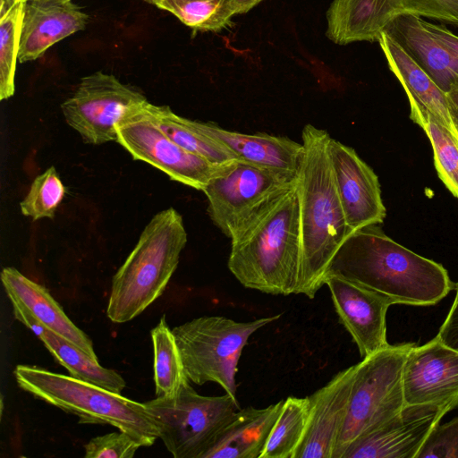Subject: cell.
<instances>
[{
	"label": "cell",
	"instance_id": "25",
	"mask_svg": "<svg viewBox=\"0 0 458 458\" xmlns=\"http://www.w3.org/2000/svg\"><path fill=\"white\" fill-rule=\"evenodd\" d=\"M55 360L77 379L121 394L125 381L116 371L102 367L82 350L47 329L39 337Z\"/></svg>",
	"mask_w": 458,
	"mask_h": 458
},
{
	"label": "cell",
	"instance_id": "15",
	"mask_svg": "<svg viewBox=\"0 0 458 458\" xmlns=\"http://www.w3.org/2000/svg\"><path fill=\"white\" fill-rule=\"evenodd\" d=\"M447 412L433 404L405 405L356 441L343 458H417L428 436Z\"/></svg>",
	"mask_w": 458,
	"mask_h": 458
},
{
	"label": "cell",
	"instance_id": "38",
	"mask_svg": "<svg viewBox=\"0 0 458 458\" xmlns=\"http://www.w3.org/2000/svg\"><path fill=\"white\" fill-rule=\"evenodd\" d=\"M143 1L159 8L162 4H164L165 3L172 2V1H177V0H143Z\"/></svg>",
	"mask_w": 458,
	"mask_h": 458
},
{
	"label": "cell",
	"instance_id": "27",
	"mask_svg": "<svg viewBox=\"0 0 458 458\" xmlns=\"http://www.w3.org/2000/svg\"><path fill=\"white\" fill-rule=\"evenodd\" d=\"M154 350V381L157 397H174L190 382L182 356L165 317L152 329Z\"/></svg>",
	"mask_w": 458,
	"mask_h": 458
},
{
	"label": "cell",
	"instance_id": "12",
	"mask_svg": "<svg viewBox=\"0 0 458 458\" xmlns=\"http://www.w3.org/2000/svg\"><path fill=\"white\" fill-rule=\"evenodd\" d=\"M405 14L458 27V0H333L326 36L337 45L378 41L386 25Z\"/></svg>",
	"mask_w": 458,
	"mask_h": 458
},
{
	"label": "cell",
	"instance_id": "11",
	"mask_svg": "<svg viewBox=\"0 0 458 458\" xmlns=\"http://www.w3.org/2000/svg\"><path fill=\"white\" fill-rule=\"evenodd\" d=\"M147 101L143 94L114 75L98 71L81 79L61 109L66 123L85 143L98 145L117 141L118 123Z\"/></svg>",
	"mask_w": 458,
	"mask_h": 458
},
{
	"label": "cell",
	"instance_id": "3",
	"mask_svg": "<svg viewBox=\"0 0 458 458\" xmlns=\"http://www.w3.org/2000/svg\"><path fill=\"white\" fill-rule=\"evenodd\" d=\"M301 261L300 207L295 183L231 239L227 266L246 288L289 295L296 294Z\"/></svg>",
	"mask_w": 458,
	"mask_h": 458
},
{
	"label": "cell",
	"instance_id": "16",
	"mask_svg": "<svg viewBox=\"0 0 458 458\" xmlns=\"http://www.w3.org/2000/svg\"><path fill=\"white\" fill-rule=\"evenodd\" d=\"M329 288L340 322L351 335L363 359L389 345L386 312L392 303L383 295L338 276L327 275Z\"/></svg>",
	"mask_w": 458,
	"mask_h": 458
},
{
	"label": "cell",
	"instance_id": "17",
	"mask_svg": "<svg viewBox=\"0 0 458 458\" xmlns=\"http://www.w3.org/2000/svg\"><path fill=\"white\" fill-rule=\"evenodd\" d=\"M353 365L339 371L309 395L311 413L294 458H333L348 409Z\"/></svg>",
	"mask_w": 458,
	"mask_h": 458
},
{
	"label": "cell",
	"instance_id": "40",
	"mask_svg": "<svg viewBox=\"0 0 458 458\" xmlns=\"http://www.w3.org/2000/svg\"><path fill=\"white\" fill-rule=\"evenodd\" d=\"M17 1H22V2H25V1H27V0H17Z\"/></svg>",
	"mask_w": 458,
	"mask_h": 458
},
{
	"label": "cell",
	"instance_id": "8",
	"mask_svg": "<svg viewBox=\"0 0 458 458\" xmlns=\"http://www.w3.org/2000/svg\"><path fill=\"white\" fill-rule=\"evenodd\" d=\"M166 449L174 458H204L241 409L236 397L205 396L190 382L174 397L144 403Z\"/></svg>",
	"mask_w": 458,
	"mask_h": 458
},
{
	"label": "cell",
	"instance_id": "20",
	"mask_svg": "<svg viewBox=\"0 0 458 458\" xmlns=\"http://www.w3.org/2000/svg\"><path fill=\"white\" fill-rule=\"evenodd\" d=\"M197 123L202 131L225 146L238 159L297 176L304 150L302 143L266 132L248 134L213 123Z\"/></svg>",
	"mask_w": 458,
	"mask_h": 458
},
{
	"label": "cell",
	"instance_id": "19",
	"mask_svg": "<svg viewBox=\"0 0 458 458\" xmlns=\"http://www.w3.org/2000/svg\"><path fill=\"white\" fill-rule=\"evenodd\" d=\"M388 67L403 87L411 106V119L422 127L430 115L458 136L447 107L445 93L386 33L378 38Z\"/></svg>",
	"mask_w": 458,
	"mask_h": 458
},
{
	"label": "cell",
	"instance_id": "1",
	"mask_svg": "<svg viewBox=\"0 0 458 458\" xmlns=\"http://www.w3.org/2000/svg\"><path fill=\"white\" fill-rule=\"evenodd\" d=\"M327 275L372 290L392 305H434L454 289L441 264L397 243L378 225L353 232L334 257Z\"/></svg>",
	"mask_w": 458,
	"mask_h": 458
},
{
	"label": "cell",
	"instance_id": "24",
	"mask_svg": "<svg viewBox=\"0 0 458 458\" xmlns=\"http://www.w3.org/2000/svg\"><path fill=\"white\" fill-rule=\"evenodd\" d=\"M147 108L157 126L186 150L216 165H230L238 159L225 146L202 131L197 121L176 114L168 106L148 102Z\"/></svg>",
	"mask_w": 458,
	"mask_h": 458
},
{
	"label": "cell",
	"instance_id": "7",
	"mask_svg": "<svg viewBox=\"0 0 458 458\" xmlns=\"http://www.w3.org/2000/svg\"><path fill=\"white\" fill-rule=\"evenodd\" d=\"M280 317L239 322L223 316H203L174 327L189 380L199 386L216 383L236 397L235 375L244 346L253 333Z\"/></svg>",
	"mask_w": 458,
	"mask_h": 458
},
{
	"label": "cell",
	"instance_id": "29",
	"mask_svg": "<svg viewBox=\"0 0 458 458\" xmlns=\"http://www.w3.org/2000/svg\"><path fill=\"white\" fill-rule=\"evenodd\" d=\"M194 30L218 31L231 25L234 15L229 0H177L162 4Z\"/></svg>",
	"mask_w": 458,
	"mask_h": 458
},
{
	"label": "cell",
	"instance_id": "35",
	"mask_svg": "<svg viewBox=\"0 0 458 458\" xmlns=\"http://www.w3.org/2000/svg\"><path fill=\"white\" fill-rule=\"evenodd\" d=\"M422 25L432 36L458 59V36L443 24H435L422 19Z\"/></svg>",
	"mask_w": 458,
	"mask_h": 458
},
{
	"label": "cell",
	"instance_id": "6",
	"mask_svg": "<svg viewBox=\"0 0 458 458\" xmlns=\"http://www.w3.org/2000/svg\"><path fill=\"white\" fill-rule=\"evenodd\" d=\"M415 345H387L353 365L347 413L333 458H343L360 438L399 412L406 404L403 375Z\"/></svg>",
	"mask_w": 458,
	"mask_h": 458
},
{
	"label": "cell",
	"instance_id": "34",
	"mask_svg": "<svg viewBox=\"0 0 458 458\" xmlns=\"http://www.w3.org/2000/svg\"><path fill=\"white\" fill-rule=\"evenodd\" d=\"M454 289L456 293L454 303L436 337L445 345L458 351V283L454 284Z\"/></svg>",
	"mask_w": 458,
	"mask_h": 458
},
{
	"label": "cell",
	"instance_id": "36",
	"mask_svg": "<svg viewBox=\"0 0 458 458\" xmlns=\"http://www.w3.org/2000/svg\"><path fill=\"white\" fill-rule=\"evenodd\" d=\"M445 97L452 123L458 132V81L445 93Z\"/></svg>",
	"mask_w": 458,
	"mask_h": 458
},
{
	"label": "cell",
	"instance_id": "10",
	"mask_svg": "<svg viewBox=\"0 0 458 458\" xmlns=\"http://www.w3.org/2000/svg\"><path fill=\"white\" fill-rule=\"evenodd\" d=\"M148 102L118 123L116 142L133 159L153 165L173 181L203 191L209 181L229 165L211 163L174 142L157 126L147 108Z\"/></svg>",
	"mask_w": 458,
	"mask_h": 458
},
{
	"label": "cell",
	"instance_id": "13",
	"mask_svg": "<svg viewBox=\"0 0 458 458\" xmlns=\"http://www.w3.org/2000/svg\"><path fill=\"white\" fill-rule=\"evenodd\" d=\"M406 405L433 404L447 411L458 406V351L436 336L410 351L403 368Z\"/></svg>",
	"mask_w": 458,
	"mask_h": 458
},
{
	"label": "cell",
	"instance_id": "32",
	"mask_svg": "<svg viewBox=\"0 0 458 458\" xmlns=\"http://www.w3.org/2000/svg\"><path fill=\"white\" fill-rule=\"evenodd\" d=\"M140 444L129 434L120 431L91 438L85 445L86 458H132Z\"/></svg>",
	"mask_w": 458,
	"mask_h": 458
},
{
	"label": "cell",
	"instance_id": "37",
	"mask_svg": "<svg viewBox=\"0 0 458 458\" xmlns=\"http://www.w3.org/2000/svg\"><path fill=\"white\" fill-rule=\"evenodd\" d=\"M233 13L242 14L249 12L263 0H229Z\"/></svg>",
	"mask_w": 458,
	"mask_h": 458
},
{
	"label": "cell",
	"instance_id": "33",
	"mask_svg": "<svg viewBox=\"0 0 458 458\" xmlns=\"http://www.w3.org/2000/svg\"><path fill=\"white\" fill-rule=\"evenodd\" d=\"M458 458V417L438 423L429 433L417 458Z\"/></svg>",
	"mask_w": 458,
	"mask_h": 458
},
{
	"label": "cell",
	"instance_id": "22",
	"mask_svg": "<svg viewBox=\"0 0 458 458\" xmlns=\"http://www.w3.org/2000/svg\"><path fill=\"white\" fill-rule=\"evenodd\" d=\"M422 18L405 14L384 30L445 92L458 81V59L422 25Z\"/></svg>",
	"mask_w": 458,
	"mask_h": 458
},
{
	"label": "cell",
	"instance_id": "26",
	"mask_svg": "<svg viewBox=\"0 0 458 458\" xmlns=\"http://www.w3.org/2000/svg\"><path fill=\"white\" fill-rule=\"evenodd\" d=\"M310 413L309 396L287 397L260 458H294L305 436Z\"/></svg>",
	"mask_w": 458,
	"mask_h": 458
},
{
	"label": "cell",
	"instance_id": "31",
	"mask_svg": "<svg viewBox=\"0 0 458 458\" xmlns=\"http://www.w3.org/2000/svg\"><path fill=\"white\" fill-rule=\"evenodd\" d=\"M65 194V187L55 168L50 166L38 175L20 203L21 213L32 220L54 218Z\"/></svg>",
	"mask_w": 458,
	"mask_h": 458
},
{
	"label": "cell",
	"instance_id": "21",
	"mask_svg": "<svg viewBox=\"0 0 458 458\" xmlns=\"http://www.w3.org/2000/svg\"><path fill=\"white\" fill-rule=\"evenodd\" d=\"M1 280L11 302L22 306L47 329L64 337L98 361L90 338L66 316L46 287L12 267L3 268Z\"/></svg>",
	"mask_w": 458,
	"mask_h": 458
},
{
	"label": "cell",
	"instance_id": "23",
	"mask_svg": "<svg viewBox=\"0 0 458 458\" xmlns=\"http://www.w3.org/2000/svg\"><path fill=\"white\" fill-rule=\"evenodd\" d=\"M284 400L240 409L204 458H260Z\"/></svg>",
	"mask_w": 458,
	"mask_h": 458
},
{
	"label": "cell",
	"instance_id": "4",
	"mask_svg": "<svg viewBox=\"0 0 458 458\" xmlns=\"http://www.w3.org/2000/svg\"><path fill=\"white\" fill-rule=\"evenodd\" d=\"M187 242L181 214L169 208L156 214L113 277L106 315L131 320L164 293Z\"/></svg>",
	"mask_w": 458,
	"mask_h": 458
},
{
	"label": "cell",
	"instance_id": "30",
	"mask_svg": "<svg viewBox=\"0 0 458 458\" xmlns=\"http://www.w3.org/2000/svg\"><path fill=\"white\" fill-rule=\"evenodd\" d=\"M421 128L431 142L439 178L458 199V136L430 115Z\"/></svg>",
	"mask_w": 458,
	"mask_h": 458
},
{
	"label": "cell",
	"instance_id": "9",
	"mask_svg": "<svg viewBox=\"0 0 458 458\" xmlns=\"http://www.w3.org/2000/svg\"><path fill=\"white\" fill-rule=\"evenodd\" d=\"M296 179L237 159L203 189L208 216L226 237L233 239L272 200L293 186Z\"/></svg>",
	"mask_w": 458,
	"mask_h": 458
},
{
	"label": "cell",
	"instance_id": "2",
	"mask_svg": "<svg viewBox=\"0 0 458 458\" xmlns=\"http://www.w3.org/2000/svg\"><path fill=\"white\" fill-rule=\"evenodd\" d=\"M329 133L312 124L301 132L303 156L297 174L301 261L296 294L313 299L349 228L328 156Z\"/></svg>",
	"mask_w": 458,
	"mask_h": 458
},
{
	"label": "cell",
	"instance_id": "28",
	"mask_svg": "<svg viewBox=\"0 0 458 458\" xmlns=\"http://www.w3.org/2000/svg\"><path fill=\"white\" fill-rule=\"evenodd\" d=\"M24 2L17 1L1 8L0 18V99L15 91L14 77L18 60Z\"/></svg>",
	"mask_w": 458,
	"mask_h": 458
},
{
	"label": "cell",
	"instance_id": "14",
	"mask_svg": "<svg viewBox=\"0 0 458 458\" xmlns=\"http://www.w3.org/2000/svg\"><path fill=\"white\" fill-rule=\"evenodd\" d=\"M330 158L336 191L347 225L353 233L371 225L383 223L384 206L377 175L356 151L330 138Z\"/></svg>",
	"mask_w": 458,
	"mask_h": 458
},
{
	"label": "cell",
	"instance_id": "18",
	"mask_svg": "<svg viewBox=\"0 0 458 458\" xmlns=\"http://www.w3.org/2000/svg\"><path fill=\"white\" fill-rule=\"evenodd\" d=\"M88 21L72 0L25 1L18 61L38 59L55 43L82 30Z\"/></svg>",
	"mask_w": 458,
	"mask_h": 458
},
{
	"label": "cell",
	"instance_id": "39",
	"mask_svg": "<svg viewBox=\"0 0 458 458\" xmlns=\"http://www.w3.org/2000/svg\"><path fill=\"white\" fill-rule=\"evenodd\" d=\"M15 2H17V0H1V8L8 7Z\"/></svg>",
	"mask_w": 458,
	"mask_h": 458
},
{
	"label": "cell",
	"instance_id": "5",
	"mask_svg": "<svg viewBox=\"0 0 458 458\" xmlns=\"http://www.w3.org/2000/svg\"><path fill=\"white\" fill-rule=\"evenodd\" d=\"M18 386L47 403L79 417V423L115 427L150 446L159 437L157 423L146 406L121 394L30 365L13 371Z\"/></svg>",
	"mask_w": 458,
	"mask_h": 458
}]
</instances>
